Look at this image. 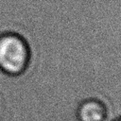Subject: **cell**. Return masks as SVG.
<instances>
[{
  "label": "cell",
  "instance_id": "cell-1",
  "mask_svg": "<svg viewBox=\"0 0 121 121\" xmlns=\"http://www.w3.org/2000/svg\"><path fill=\"white\" fill-rule=\"evenodd\" d=\"M31 51L27 42L19 34L0 35V71L8 76H19L28 67Z\"/></svg>",
  "mask_w": 121,
  "mask_h": 121
},
{
  "label": "cell",
  "instance_id": "cell-2",
  "mask_svg": "<svg viewBox=\"0 0 121 121\" xmlns=\"http://www.w3.org/2000/svg\"><path fill=\"white\" fill-rule=\"evenodd\" d=\"M112 107L104 98L90 95L81 99L75 111L78 121H109L112 116Z\"/></svg>",
  "mask_w": 121,
  "mask_h": 121
},
{
  "label": "cell",
  "instance_id": "cell-3",
  "mask_svg": "<svg viewBox=\"0 0 121 121\" xmlns=\"http://www.w3.org/2000/svg\"><path fill=\"white\" fill-rule=\"evenodd\" d=\"M30 63H37V64H41V65H45V66H50V67H53V68H55V69H57V71L59 72V79H58V86H57V92H58V90H59V85H60V76H61V70L59 68V67H57V66H54V65H50V64H43V63H38V62H30ZM17 81V80H16ZM57 94V93H56ZM56 98V97H55ZM56 106V105H55ZM55 109V108H54ZM55 111V110H54ZM54 114H55V112H54ZM54 114H53V116H54ZM54 120V117H53V119L51 120V121H53Z\"/></svg>",
  "mask_w": 121,
  "mask_h": 121
},
{
  "label": "cell",
  "instance_id": "cell-4",
  "mask_svg": "<svg viewBox=\"0 0 121 121\" xmlns=\"http://www.w3.org/2000/svg\"><path fill=\"white\" fill-rule=\"evenodd\" d=\"M112 121H121V115H119V116H117L115 119H113Z\"/></svg>",
  "mask_w": 121,
  "mask_h": 121
},
{
  "label": "cell",
  "instance_id": "cell-5",
  "mask_svg": "<svg viewBox=\"0 0 121 121\" xmlns=\"http://www.w3.org/2000/svg\"><path fill=\"white\" fill-rule=\"evenodd\" d=\"M17 79H18V78H17Z\"/></svg>",
  "mask_w": 121,
  "mask_h": 121
}]
</instances>
